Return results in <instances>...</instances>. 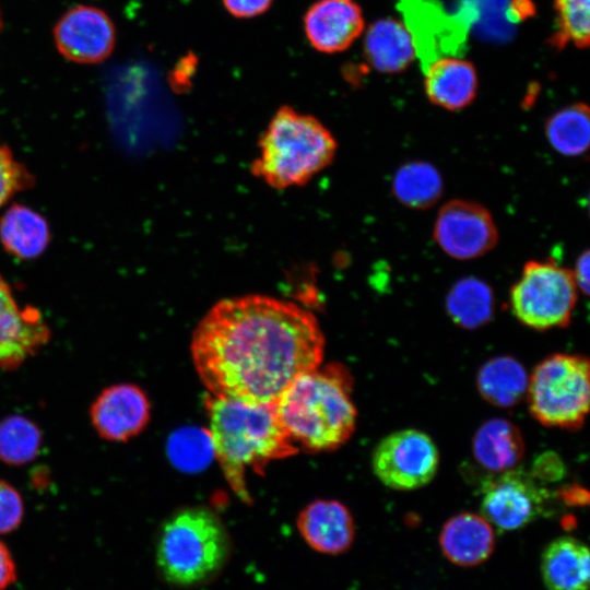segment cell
Here are the masks:
<instances>
[{"instance_id": "obj_7", "label": "cell", "mask_w": 590, "mask_h": 590, "mask_svg": "<svg viewBox=\"0 0 590 590\" xmlns=\"http://www.w3.org/2000/svg\"><path fill=\"white\" fill-rule=\"evenodd\" d=\"M578 292L571 270L553 260H531L510 290L511 312L534 330L563 328L571 319Z\"/></svg>"}, {"instance_id": "obj_22", "label": "cell", "mask_w": 590, "mask_h": 590, "mask_svg": "<svg viewBox=\"0 0 590 590\" xmlns=\"http://www.w3.org/2000/svg\"><path fill=\"white\" fill-rule=\"evenodd\" d=\"M528 384L526 368L511 356L488 359L476 376L480 394L488 403L500 408L518 403L527 394Z\"/></svg>"}, {"instance_id": "obj_18", "label": "cell", "mask_w": 590, "mask_h": 590, "mask_svg": "<svg viewBox=\"0 0 590 590\" xmlns=\"http://www.w3.org/2000/svg\"><path fill=\"white\" fill-rule=\"evenodd\" d=\"M541 576L547 590H588L590 585V555L580 540L563 535L544 548Z\"/></svg>"}, {"instance_id": "obj_14", "label": "cell", "mask_w": 590, "mask_h": 590, "mask_svg": "<svg viewBox=\"0 0 590 590\" xmlns=\"http://www.w3.org/2000/svg\"><path fill=\"white\" fill-rule=\"evenodd\" d=\"M296 527L308 547L322 555L344 554L355 540L352 514L334 499H317L305 506L297 516Z\"/></svg>"}, {"instance_id": "obj_3", "label": "cell", "mask_w": 590, "mask_h": 590, "mask_svg": "<svg viewBox=\"0 0 590 590\" xmlns=\"http://www.w3.org/2000/svg\"><path fill=\"white\" fill-rule=\"evenodd\" d=\"M351 385L346 369L338 365L318 366L294 379L274 402L292 440L314 451L333 450L347 441L357 414Z\"/></svg>"}, {"instance_id": "obj_30", "label": "cell", "mask_w": 590, "mask_h": 590, "mask_svg": "<svg viewBox=\"0 0 590 590\" xmlns=\"http://www.w3.org/2000/svg\"><path fill=\"white\" fill-rule=\"evenodd\" d=\"M225 9L235 17L248 19L264 13L273 0H222Z\"/></svg>"}, {"instance_id": "obj_12", "label": "cell", "mask_w": 590, "mask_h": 590, "mask_svg": "<svg viewBox=\"0 0 590 590\" xmlns=\"http://www.w3.org/2000/svg\"><path fill=\"white\" fill-rule=\"evenodd\" d=\"M303 23L310 45L324 54L346 50L365 30L356 0H318L307 10Z\"/></svg>"}, {"instance_id": "obj_19", "label": "cell", "mask_w": 590, "mask_h": 590, "mask_svg": "<svg viewBox=\"0 0 590 590\" xmlns=\"http://www.w3.org/2000/svg\"><path fill=\"white\" fill-rule=\"evenodd\" d=\"M364 52L373 69L389 74L404 71L416 57L411 33L393 17L379 19L368 27Z\"/></svg>"}, {"instance_id": "obj_8", "label": "cell", "mask_w": 590, "mask_h": 590, "mask_svg": "<svg viewBox=\"0 0 590 590\" xmlns=\"http://www.w3.org/2000/svg\"><path fill=\"white\" fill-rule=\"evenodd\" d=\"M439 467V451L426 433L406 428L384 437L371 455L376 477L396 491H413L427 485Z\"/></svg>"}, {"instance_id": "obj_13", "label": "cell", "mask_w": 590, "mask_h": 590, "mask_svg": "<svg viewBox=\"0 0 590 590\" xmlns=\"http://www.w3.org/2000/svg\"><path fill=\"white\" fill-rule=\"evenodd\" d=\"M91 415L93 426L102 437L125 441L145 427L150 420V403L139 387L115 385L99 394Z\"/></svg>"}, {"instance_id": "obj_6", "label": "cell", "mask_w": 590, "mask_h": 590, "mask_svg": "<svg viewBox=\"0 0 590 590\" xmlns=\"http://www.w3.org/2000/svg\"><path fill=\"white\" fill-rule=\"evenodd\" d=\"M590 366L586 357L556 353L544 358L529 376L531 414L545 426L578 428L590 402Z\"/></svg>"}, {"instance_id": "obj_25", "label": "cell", "mask_w": 590, "mask_h": 590, "mask_svg": "<svg viewBox=\"0 0 590 590\" xmlns=\"http://www.w3.org/2000/svg\"><path fill=\"white\" fill-rule=\"evenodd\" d=\"M550 145L560 155L578 157L587 152L590 141L589 108L575 103L550 116L545 123Z\"/></svg>"}, {"instance_id": "obj_15", "label": "cell", "mask_w": 590, "mask_h": 590, "mask_svg": "<svg viewBox=\"0 0 590 590\" xmlns=\"http://www.w3.org/2000/svg\"><path fill=\"white\" fill-rule=\"evenodd\" d=\"M47 339L48 329L39 312L32 307L21 308L0 275V365H19Z\"/></svg>"}, {"instance_id": "obj_23", "label": "cell", "mask_w": 590, "mask_h": 590, "mask_svg": "<svg viewBox=\"0 0 590 590\" xmlns=\"http://www.w3.org/2000/svg\"><path fill=\"white\" fill-rule=\"evenodd\" d=\"M495 300L491 286L476 278L457 281L446 296V309L461 328L476 329L487 323L494 314Z\"/></svg>"}, {"instance_id": "obj_11", "label": "cell", "mask_w": 590, "mask_h": 590, "mask_svg": "<svg viewBox=\"0 0 590 590\" xmlns=\"http://www.w3.org/2000/svg\"><path fill=\"white\" fill-rule=\"evenodd\" d=\"M52 34L59 54L81 64L103 62L116 45L113 20L94 5L80 4L69 9L56 23Z\"/></svg>"}, {"instance_id": "obj_1", "label": "cell", "mask_w": 590, "mask_h": 590, "mask_svg": "<svg viewBox=\"0 0 590 590\" xmlns=\"http://www.w3.org/2000/svg\"><path fill=\"white\" fill-rule=\"evenodd\" d=\"M324 338L307 309L271 296L224 298L193 331L196 371L212 397L273 404L302 374L321 365Z\"/></svg>"}, {"instance_id": "obj_34", "label": "cell", "mask_w": 590, "mask_h": 590, "mask_svg": "<svg viewBox=\"0 0 590 590\" xmlns=\"http://www.w3.org/2000/svg\"><path fill=\"white\" fill-rule=\"evenodd\" d=\"M534 11L530 0H512L509 8L511 20H522Z\"/></svg>"}, {"instance_id": "obj_4", "label": "cell", "mask_w": 590, "mask_h": 590, "mask_svg": "<svg viewBox=\"0 0 590 590\" xmlns=\"http://www.w3.org/2000/svg\"><path fill=\"white\" fill-rule=\"evenodd\" d=\"M232 555V539L222 519L204 506L173 512L156 540L155 563L168 585L190 589L213 581Z\"/></svg>"}, {"instance_id": "obj_5", "label": "cell", "mask_w": 590, "mask_h": 590, "mask_svg": "<svg viewBox=\"0 0 590 590\" xmlns=\"http://www.w3.org/2000/svg\"><path fill=\"white\" fill-rule=\"evenodd\" d=\"M337 148L317 118L282 106L259 140L251 173L274 189L303 186L331 164Z\"/></svg>"}, {"instance_id": "obj_26", "label": "cell", "mask_w": 590, "mask_h": 590, "mask_svg": "<svg viewBox=\"0 0 590 590\" xmlns=\"http://www.w3.org/2000/svg\"><path fill=\"white\" fill-rule=\"evenodd\" d=\"M555 26L548 45L563 50L569 45L585 49L590 43V0H554Z\"/></svg>"}, {"instance_id": "obj_27", "label": "cell", "mask_w": 590, "mask_h": 590, "mask_svg": "<svg viewBox=\"0 0 590 590\" xmlns=\"http://www.w3.org/2000/svg\"><path fill=\"white\" fill-rule=\"evenodd\" d=\"M38 427L23 416H10L0 423V459L10 464L33 460L40 447Z\"/></svg>"}, {"instance_id": "obj_32", "label": "cell", "mask_w": 590, "mask_h": 590, "mask_svg": "<svg viewBox=\"0 0 590 590\" xmlns=\"http://www.w3.org/2000/svg\"><path fill=\"white\" fill-rule=\"evenodd\" d=\"M16 578L15 562L8 546L0 541V590L11 587Z\"/></svg>"}, {"instance_id": "obj_17", "label": "cell", "mask_w": 590, "mask_h": 590, "mask_svg": "<svg viewBox=\"0 0 590 590\" xmlns=\"http://www.w3.org/2000/svg\"><path fill=\"white\" fill-rule=\"evenodd\" d=\"M424 90L429 102L447 110H460L475 98L479 78L472 62L459 56L439 57L426 67Z\"/></svg>"}, {"instance_id": "obj_9", "label": "cell", "mask_w": 590, "mask_h": 590, "mask_svg": "<svg viewBox=\"0 0 590 590\" xmlns=\"http://www.w3.org/2000/svg\"><path fill=\"white\" fill-rule=\"evenodd\" d=\"M547 499L539 481L516 467L483 483L481 515L502 531H515L540 517Z\"/></svg>"}, {"instance_id": "obj_36", "label": "cell", "mask_w": 590, "mask_h": 590, "mask_svg": "<svg viewBox=\"0 0 590 590\" xmlns=\"http://www.w3.org/2000/svg\"><path fill=\"white\" fill-rule=\"evenodd\" d=\"M2 28V15H1V11H0V30Z\"/></svg>"}, {"instance_id": "obj_28", "label": "cell", "mask_w": 590, "mask_h": 590, "mask_svg": "<svg viewBox=\"0 0 590 590\" xmlns=\"http://www.w3.org/2000/svg\"><path fill=\"white\" fill-rule=\"evenodd\" d=\"M34 184L33 176L0 142V208L16 193Z\"/></svg>"}, {"instance_id": "obj_21", "label": "cell", "mask_w": 590, "mask_h": 590, "mask_svg": "<svg viewBox=\"0 0 590 590\" xmlns=\"http://www.w3.org/2000/svg\"><path fill=\"white\" fill-rule=\"evenodd\" d=\"M50 238L46 220L34 210L13 204L1 216L0 240L7 252L33 259L45 251Z\"/></svg>"}, {"instance_id": "obj_31", "label": "cell", "mask_w": 590, "mask_h": 590, "mask_svg": "<svg viewBox=\"0 0 590 590\" xmlns=\"http://www.w3.org/2000/svg\"><path fill=\"white\" fill-rule=\"evenodd\" d=\"M564 464L554 453H544L533 464L531 473L536 480H556L563 476Z\"/></svg>"}, {"instance_id": "obj_24", "label": "cell", "mask_w": 590, "mask_h": 590, "mask_svg": "<svg viewBox=\"0 0 590 590\" xmlns=\"http://www.w3.org/2000/svg\"><path fill=\"white\" fill-rule=\"evenodd\" d=\"M391 190L396 199L414 210H426L442 194L444 182L438 169L424 161H413L396 172Z\"/></svg>"}, {"instance_id": "obj_29", "label": "cell", "mask_w": 590, "mask_h": 590, "mask_svg": "<svg viewBox=\"0 0 590 590\" xmlns=\"http://www.w3.org/2000/svg\"><path fill=\"white\" fill-rule=\"evenodd\" d=\"M24 506L19 492L0 481V534L15 530L23 518Z\"/></svg>"}, {"instance_id": "obj_20", "label": "cell", "mask_w": 590, "mask_h": 590, "mask_svg": "<svg viewBox=\"0 0 590 590\" xmlns=\"http://www.w3.org/2000/svg\"><path fill=\"white\" fill-rule=\"evenodd\" d=\"M475 461L485 470L500 473L517 467L524 455V442L519 428L506 418L484 422L472 439Z\"/></svg>"}, {"instance_id": "obj_35", "label": "cell", "mask_w": 590, "mask_h": 590, "mask_svg": "<svg viewBox=\"0 0 590 590\" xmlns=\"http://www.w3.org/2000/svg\"><path fill=\"white\" fill-rule=\"evenodd\" d=\"M583 491L580 488H569L565 491V494L563 493L562 498L564 502L570 504V505H582L583 499L587 500V498L582 497Z\"/></svg>"}, {"instance_id": "obj_2", "label": "cell", "mask_w": 590, "mask_h": 590, "mask_svg": "<svg viewBox=\"0 0 590 590\" xmlns=\"http://www.w3.org/2000/svg\"><path fill=\"white\" fill-rule=\"evenodd\" d=\"M210 440L223 474L244 502H250L246 471L258 473L278 459L298 450L281 424L273 404L248 403L212 397L206 401Z\"/></svg>"}, {"instance_id": "obj_33", "label": "cell", "mask_w": 590, "mask_h": 590, "mask_svg": "<svg viewBox=\"0 0 590 590\" xmlns=\"http://www.w3.org/2000/svg\"><path fill=\"white\" fill-rule=\"evenodd\" d=\"M589 251L586 250L579 255L576 260L575 268L571 270L575 283L578 291L582 292L585 295L589 293Z\"/></svg>"}, {"instance_id": "obj_10", "label": "cell", "mask_w": 590, "mask_h": 590, "mask_svg": "<svg viewBox=\"0 0 590 590\" xmlns=\"http://www.w3.org/2000/svg\"><path fill=\"white\" fill-rule=\"evenodd\" d=\"M433 237L449 257L471 260L496 246L498 231L492 214L482 204L456 199L440 208Z\"/></svg>"}, {"instance_id": "obj_16", "label": "cell", "mask_w": 590, "mask_h": 590, "mask_svg": "<svg viewBox=\"0 0 590 590\" xmlns=\"http://www.w3.org/2000/svg\"><path fill=\"white\" fill-rule=\"evenodd\" d=\"M438 541L448 562L470 568L482 565L492 556L496 534L494 527L481 514L465 511L444 523Z\"/></svg>"}]
</instances>
